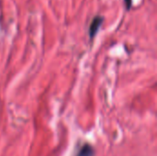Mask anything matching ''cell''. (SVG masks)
<instances>
[{"mask_svg": "<svg viewBox=\"0 0 157 156\" xmlns=\"http://www.w3.org/2000/svg\"><path fill=\"white\" fill-rule=\"evenodd\" d=\"M103 17H96L94 19H93V21H92V23H91V25H90V27H89V36H90V38L92 39V38H94L95 37V35L97 34V32H98V29H99V27L101 26V24H102V22H103Z\"/></svg>", "mask_w": 157, "mask_h": 156, "instance_id": "1", "label": "cell"}, {"mask_svg": "<svg viewBox=\"0 0 157 156\" xmlns=\"http://www.w3.org/2000/svg\"><path fill=\"white\" fill-rule=\"evenodd\" d=\"M125 3H126V7H127V9H130L131 6H132V0H125Z\"/></svg>", "mask_w": 157, "mask_h": 156, "instance_id": "2", "label": "cell"}]
</instances>
